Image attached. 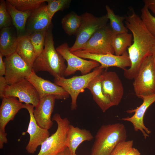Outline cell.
Listing matches in <instances>:
<instances>
[{
  "mask_svg": "<svg viewBox=\"0 0 155 155\" xmlns=\"http://www.w3.org/2000/svg\"><path fill=\"white\" fill-rule=\"evenodd\" d=\"M107 17L109 21V26L114 34L128 32V29L125 26L123 22L125 16L116 14L108 5L105 6Z\"/></svg>",
  "mask_w": 155,
  "mask_h": 155,
  "instance_id": "obj_27",
  "label": "cell"
},
{
  "mask_svg": "<svg viewBox=\"0 0 155 155\" xmlns=\"http://www.w3.org/2000/svg\"><path fill=\"white\" fill-rule=\"evenodd\" d=\"M133 79L134 91L138 98L155 94V57L152 55L144 59Z\"/></svg>",
  "mask_w": 155,
  "mask_h": 155,
  "instance_id": "obj_5",
  "label": "cell"
},
{
  "mask_svg": "<svg viewBox=\"0 0 155 155\" xmlns=\"http://www.w3.org/2000/svg\"><path fill=\"white\" fill-rule=\"evenodd\" d=\"M13 26L12 20L8 11L6 1H0V28Z\"/></svg>",
  "mask_w": 155,
  "mask_h": 155,
  "instance_id": "obj_32",
  "label": "cell"
},
{
  "mask_svg": "<svg viewBox=\"0 0 155 155\" xmlns=\"http://www.w3.org/2000/svg\"><path fill=\"white\" fill-rule=\"evenodd\" d=\"M34 86L40 99L49 95H53L57 99L65 100L69 95L62 87L54 83L38 76L32 69L31 74L26 78Z\"/></svg>",
  "mask_w": 155,
  "mask_h": 155,
  "instance_id": "obj_15",
  "label": "cell"
},
{
  "mask_svg": "<svg viewBox=\"0 0 155 155\" xmlns=\"http://www.w3.org/2000/svg\"><path fill=\"white\" fill-rule=\"evenodd\" d=\"M34 107L32 104H25L26 109L30 115V121L27 131L24 133H28L30 139L26 147L28 153L34 154L37 147L50 136L48 130L39 126L34 118L33 111Z\"/></svg>",
  "mask_w": 155,
  "mask_h": 155,
  "instance_id": "obj_14",
  "label": "cell"
},
{
  "mask_svg": "<svg viewBox=\"0 0 155 155\" xmlns=\"http://www.w3.org/2000/svg\"><path fill=\"white\" fill-rule=\"evenodd\" d=\"M7 133L5 131L0 130V148L3 149L4 144L7 142Z\"/></svg>",
  "mask_w": 155,
  "mask_h": 155,
  "instance_id": "obj_36",
  "label": "cell"
},
{
  "mask_svg": "<svg viewBox=\"0 0 155 155\" xmlns=\"http://www.w3.org/2000/svg\"><path fill=\"white\" fill-rule=\"evenodd\" d=\"M81 16L82 22L75 35V41L70 48L72 53L80 50L96 32L107 24L108 21L106 14L97 17L86 12Z\"/></svg>",
  "mask_w": 155,
  "mask_h": 155,
  "instance_id": "obj_7",
  "label": "cell"
},
{
  "mask_svg": "<svg viewBox=\"0 0 155 155\" xmlns=\"http://www.w3.org/2000/svg\"><path fill=\"white\" fill-rule=\"evenodd\" d=\"M52 120L57 123V129L42 143L37 155H57L67 147L66 140L69 121L67 118H62L57 113L53 115Z\"/></svg>",
  "mask_w": 155,
  "mask_h": 155,
  "instance_id": "obj_6",
  "label": "cell"
},
{
  "mask_svg": "<svg viewBox=\"0 0 155 155\" xmlns=\"http://www.w3.org/2000/svg\"><path fill=\"white\" fill-rule=\"evenodd\" d=\"M127 137L126 129L123 124L102 125L96 135L90 155H111L118 144L126 141Z\"/></svg>",
  "mask_w": 155,
  "mask_h": 155,
  "instance_id": "obj_3",
  "label": "cell"
},
{
  "mask_svg": "<svg viewBox=\"0 0 155 155\" xmlns=\"http://www.w3.org/2000/svg\"><path fill=\"white\" fill-rule=\"evenodd\" d=\"M94 137L89 131L70 125L67 131L66 145L71 155H76V150L83 142L92 140Z\"/></svg>",
  "mask_w": 155,
  "mask_h": 155,
  "instance_id": "obj_20",
  "label": "cell"
},
{
  "mask_svg": "<svg viewBox=\"0 0 155 155\" xmlns=\"http://www.w3.org/2000/svg\"><path fill=\"white\" fill-rule=\"evenodd\" d=\"M125 16L126 26L131 32L133 43L128 48L131 65L124 70V75L129 80L133 79L142 62L152 55L155 38L148 31L140 17L133 10Z\"/></svg>",
  "mask_w": 155,
  "mask_h": 155,
  "instance_id": "obj_1",
  "label": "cell"
},
{
  "mask_svg": "<svg viewBox=\"0 0 155 155\" xmlns=\"http://www.w3.org/2000/svg\"><path fill=\"white\" fill-rule=\"evenodd\" d=\"M152 55L155 57V45L153 48Z\"/></svg>",
  "mask_w": 155,
  "mask_h": 155,
  "instance_id": "obj_40",
  "label": "cell"
},
{
  "mask_svg": "<svg viewBox=\"0 0 155 155\" xmlns=\"http://www.w3.org/2000/svg\"><path fill=\"white\" fill-rule=\"evenodd\" d=\"M140 153L136 148H131L127 152L126 155H140Z\"/></svg>",
  "mask_w": 155,
  "mask_h": 155,
  "instance_id": "obj_38",
  "label": "cell"
},
{
  "mask_svg": "<svg viewBox=\"0 0 155 155\" xmlns=\"http://www.w3.org/2000/svg\"><path fill=\"white\" fill-rule=\"evenodd\" d=\"M18 39L16 30L13 26L1 29L0 33V53L5 57L15 52Z\"/></svg>",
  "mask_w": 155,
  "mask_h": 155,
  "instance_id": "obj_21",
  "label": "cell"
},
{
  "mask_svg": "<svg viewBox=\"0 0 155 155\" xmlns=\"http://www.w3.org/2000/svg\"><path fill=\"white\" fill-rule=\"evenodd\" d=\"M72 53L80 57L96 61L105 69L109 67H115L124 70L127 67H130L131 65V61L127 52L119 56L111 54H94L81 50Z\"/></svg>",
  "mask_w": 155,
  "mask_h": 155,
  "instance_id": "obj_13",
  "label": "cell"
},
{
  "mask_svg": "<svg viewBox=\"0 0 155 155\" xmlns=\"http://www.w3.org/2000/svg\"><path fill=\"white\" fill-rule=\"evenodd\" d=\"M7 8L11 18L12 24L16 30L18 37L27 35L26 26L32 10L21 11L18 10L6 0Z\"/></svg>",
  "mask_w": 155,
  "mask_h": 155,
  "instance_id": "obj_22",
  "label": "cell"
},
{
  "mask_svg": "<svg viewBox=\"0 0 155 155\" xmlns=\"http://www.w3.org/2000/svg\"><path fill=\"white\" fill-rule=\"evenodd\" d=\"M57 155H71L69 150L67 147Z\"/></svg>",
  "mask_w": 155,
  "mask_h": 155,
  "instance_id": "obj_39",
  "label": "cell"
},
{
  "mask_svg": "<svg viewBox=\"0 0 155 155\" xmlns=\"http://www.w3.org/2000/svg\"><path fill=\"white\" fill-rule=\"evenodd\" d=\"M47 0H7L16 9L21 11H33Z\"/></svg>",
  "mask_w": 155,
  "mask_h": 155,
  "instance_id": "obj_28",
  "label": "cell"
},
{
  "mask_svg": "<svg viewBox=\"0 0 155 155\" xmlns=\"http://www.w3.org/2000/svg\"><path fill=\"white\" fill-rule=\"evenodd\" d=\"M140 18L148 31L155 38V17L144 6L141 10Z\"/></svg>",
  "mask_w": 155,
  "mask_h": 155,
  "instance_id": "obj_31",
  "label": "cell"
},
{
  "mask_svg": "<svg viewBox=\"0 0 155 155\" xmlns=\"http://www.w3.org/2000/svg\"><path fill=\"white\" fill-rule=\"evenodd\" d=\"M2 99L0 107V130L5 131L8 123L13 120L21 109L25 108V104L13 97H4Z\"/></svg>",
  "mask_w": 155,
  "mask_h": 155,
  "instance_id": "obj_19",
  "label": "cell"
},
{
  "mask_svg": "<svg viewBox=\"0 0 155 155\" xmlns=\"http://www.w3.org/2000/svg\"></svg>",
  "mask_w": 155,
  "mask_h": 155,
  "instance_id": "obj_41",
  "label": "cell"
},
{
  "mask_svg": "<svg viewBox=\"0 0 155 155\" xmlns=\"http://www.w3.org/2000/svg\"><path fill=\"white\" fill-rule=\"evenodd\" d=\"M3 57V55L0 53V76L5 75V73L6 66Z\"/></svg>",
  "mask_w": 155,
  "mask_h": 155,
  "instance_id": "obj_37",
  "label": "cell"
},
{
  "mask_svg": "<svg viewBox=\"0 0 155 155\" xmlns=\"http://www.w3.org/2000/svg\"><path fill=\"white\" fill-rule=\"evenodd\" d=\"M8 85L5 77L0 76V97L1 99L4 96L5 90Z\"/></svg>",
  "mask_w": 155,
  "mask_h": 155,
  "instance_id": "obj_34",
  "label": "cell"
},
{
  "mask_svg": "<svg viewBox=\"0 0 155 155\" xmlns=\"http://www.w3.org/2000/svg\"><path fill=\"white\" fill-rule=\"evenodd\" d=\"M133 140L125 141L119 143L113 150L111 155H126L133 147Z\"/></svg>",
  "mask_w": 155,
  "mask_h": 155,
  "instance_id": "obj_33",
  "label": "cell"
},
{
  "mask_svg": "<svg viewBox=\"0 0 155 155\" xmlns=\"http://www.w3.org/2000/svg\"><path fill=\"white\" fill-rule=\"evenodd\" d=\"M47 30L35 32L28 35L34 49L36 59L44 49Z\"/></svg>",
  "mask_w": 155,
  "mask_h": 155,
  "instance_id": "obj_29",
  "label": "cell"
},
{
  "mask_svg": "<svg viewBox=\"0 0 155 155\" xmlns=\"http://www.w3.org/2000/svg\"><path fill=\"white\" fill-rule=\"evenodd\" d=\"M5 57L3 59L6 66L4 77L8 85L26 79L31 74L32 67L16 52Z\"/></svg>",
  "mask_w": 155,
  "mask_h": 155,
  "instance_id": "obj_10",
  "label": "cell"
},
{
  "mask_svg": "<svg viewBox=\"0 0 155 155\" xmlns=\"http://www.w3.org/2000/svg\"><path fill=\"white\" fill-rule=\"evenodd\" d=\"M82 22L81 16L73 11L66 15L62 19V28L65 32L68 35H75Z\"/></svg>",
  "mask_w": 155,
  "mask_h": 155,
  "instance_id": "obj_26",
  "label": "cell"
},
{
  "mask_svg": "<svg viewBox=\"0 0 155 155\" xmlns=\"http://www.w3.org/2000/svg\"><path fill=\"white\" fill-rule=\"evenodd\" d=\"M101 88L114 106L120 103L124 94L122 82L116 73L105 69L100 74Z\"/></svg>",
  "mask_w": 155,
  "mask_h": 155,
  "instance_id": "obj_12",
  "label": "cell"
},
{
  "mask_svg": "<svg viewBox=\"0 0 155 155\" xmlns=\"http://www.w3.org/2000/svg\"><path fill=\"white\" fill-rule=\"evenodd\" d=\"M70 0H47L46 8L51 18L52 19L57 11L67 8L70 3Z\"/></svg>",
  "mask_w": 155,
  "mask_h": 155,
  "instance_id": "obj_30",
  "label": "cell"
},
{
  "mask_svg": "<svg viewBox=\"0 0 155 155\" xmlns=\"http://www.w3.org/2000/svg\"><path fill=\"white\" fill-rule=\"evenodd\" d=\"M114 35L107 24L96 32L80 50L94 54H115L112 45Z\"/></svg>",
  "mask_w": 155,
  "mask_h": 155,
  "instance_id": "obj_8",
  "label": "cell"
},
{
  "mask_svg": "<svg viewBox=\"0 0 155 155\" xmlns=\"http://www.w3.org/2000/svg\"><path fill=\"white\" fill-rule=\"evenodd\" d=\"M70 48L68 44L64 42L56 49L67 63L65 76L73 74L77 71H80L82 75H85L100 65L96 61L87 60L75 55L70 51Z\"/></svg>",
  "mask_w": 155,
  "mask_h": 155,
  "instance_id": "obj_9",
  "label": "cell"
},
{
  "mask_svg": "<svg viewBox=\"0 0 155 155\" xmlns=\"http://www.w3.org/2000/svg\"><path fill=\"white\" fill-rule=\"evenodd\" d=\"M4 97L18 98L20 102L32 104L34 107L40 99L35 87L26 78L12 84L8 85L5 90Z\"/></svg>",
  "mask_w": 155,
  "mask_h": 155,
  "instance_id": "obj_11",
  "label": "cell"
},
{
  "mask_svg": "<svg viewBox=\"0 0 155 155\" xmlns=\"http://www.w3.org/2000/svg\"><path fill=\"white\" fill-rule=\"evenodd\" d=\"M100 74L90 82L87 88L90 90L94 100L102 112L104 113L114 106L102 92L101 86Z\"/></svg>",
  "mask_w": 155,
  "mask_h": 155,
  "instance_id": "obj_23",
  "label": "cell"
},
{
  "mask_svg": "<svg viewBox=\"0 0 155 155\" xmlns=\"http://www.w3.org/2000/svg\"><path fill=\"white\" fill-rule=\"evenodd\" d=\"M16 52L29 65L32 67L36 59V56L33 46L28 35L18 37Z\"/></svg>",
  "mask_w": 155,
  "mask_h": 155,
  "instance_id": "obj_24",
  "label": "cell"
},
{
  "mask_svg": "<svg viewBox=\"0 0 155 155\" xmlns=\"http://www.w3.org/2000/svg\"><path fill=\"white\" fill-rule=\"evenodd\" d=\"M139 98L142 99L143 102L142 104L136 108L128 111V113L134 112V114L131 117L123 118L122 120L128 121L132 124L134 130L140 131L143 134L145 139L149 137L151 131L145 125L143 121L144 117L147 109L155 102V94L148 96H142Z\"/></svg>",
  "mask_w": 155,
  "mask_h": 155,
  "instance_id": "obj_16",
  "label": "cell"
},
{
  "mask_svg": "<svg viewBox=\"0 0 155 155\" xmlns=\"http://www.w3.org/2000/svg\"><path fill=\"white\" fill-rule=\"evenodd\" d=\"M143 2L144 6L149 10H150L155 15V0H144Z\"/></svg>",
  "mask_w": 155,
  "mask_h": 155,
  "instance_id": "obj_35",
  "label": "cell"
},
{
  "mask_svg": "<svg viewBox=\"0 0 155 155\" xmlns=\"http://www.w3.org/2000/svg\"><path fill=\"white\" fill-rule=\"evenodd\" d=\"M104 69L100 65L92 71L85 75L74 76L69 78H66L64 77L54 78V83L62 87L70 96L71 110L76 109L77 100L79 94L87 88L90 82L100 74Z\"/></svg>",
  "mask_w": 155,
  "mask_h": 155,
  "instance_id": "obj_4",
  "label": "cell"
},
{
  "mask_svg": "<svg viewBox=\"0 0 155 155\" xmlns=\"http://www.w3.org/2000/svg\"><path fill=\"white\" fill-rule=\"evenodd\" d=\"M56 99L53 95L47 96L40 99L34 107V115L37 123L41 127L48 130L52 127L53 122L51 117Z\"/></svg>",
  "mask_w": 155,
  "mask_h": 155,
  "instance_id": "obj_17",
  "label": "cell"
},
{
  "mask_svg": "<svg viewBox=\"0 0 155 155\" xmlns=\"http://www.w3.org/2000/svg\"><path fill=\"white\" fill-rule=\"evenodd\" d=\"M132 34L128 32L114 34L112 45L115 54L121 55L127 52V49L132 44Z\"/></svg>",
  "mask_w": 155,
  "mask_h": 155,
  "instance_id": "obj_25",
  "label": "cell"
},
{
  "mask_svg": "<svg viewBox=\"0 0 155 155\" xmlns=\"http://www.w3.org/2000/svg\"><path fill=\"white\" fill-rule=\"evenodd\" d=\"M52 20L47 11L46 4L44 3L32 11L28 18L26 26L27 35L48 30L52 24Z\"/></svg>",
  "mask_w": 155,
  "mask_h": 155,
  "instance_id": "obj_18",
  "label": "cell"
},
{
  "mask_svg": "<svg viewBox=\"0 0 155 155\" xmlns=\"http://www.w3.org/2000/svg\"><path fill=\"white\" fill-rule=\"evenodd\" d=\"M52 27V24L46 32L44 49L35 60L32 67L35 73L46 71L54 78L64 77L67 67L65 60L55 48Z\"/></svg>",
  "mask_w": 155,
  "mask_h": 155,
  "instance_id": "obj_2",
  "label": "cell"
}]
</instances>
